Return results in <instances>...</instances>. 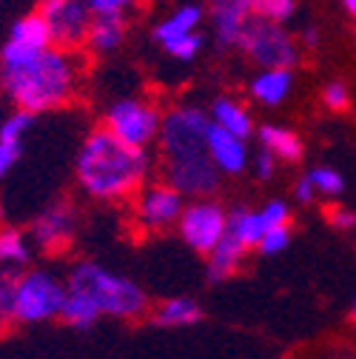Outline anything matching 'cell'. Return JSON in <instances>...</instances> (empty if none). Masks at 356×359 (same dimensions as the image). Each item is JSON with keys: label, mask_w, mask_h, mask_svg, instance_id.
<instances>
[{"label": "cell", "mask_w": 356, "mask_h": 359, "mask_svg": "<svg viewBox=\"0 0 356 359\" xmlns=\"http://www.w3.org/2000/svg\"><path fill=\"white\" fill-rule=\"evenodd\" d=\"M288 240H291V229H288V222H282V226H274V229L265 231L256 248L262 254H280L288 245Z\"/></svg>", "instance_id": "28"}, {"label": "cell", "mask_w": 356, "mask_h": 359, "mask_svg": "<svg viewBox=\"0 0 356 359\" xmlns=\"http://www.w3.org/2000/svg\"><path fill=\"white\" fill-rule=\"evenodd\" d=\"M254 15L274 20V23H288L296 12V0H251Z\"/></svg>", "instance_id": "25"}, {"label": "cell", "mask_w": 356, "mask_h": 359, "mask_svg": "<svg viewBox=\"0 0 356 359\" xmlns=\"http://www.w3.org/2000/svg\"><path fill=\"white\" fill-rule=\"evenodd\" d=\"M69 291L83 294L109 317H137L146 308V291L137 283L106 271L97 262H80L69 277Z\"/></svg>", "instance_id": "3"}, {"label": "cell", "mask_w": 356, "mask_h": 359, "mask_svg": "<svg viewBox=\"0 0 356 359\" xmlns=\"http://www.w3.org/2000/svg\"><path fill=\"white\" fill-rule=\"evenodd\" d=\"M308 177H310V183H314V189L322 191V194H339L345 189L342 174L334 171V168H314Z\"/></svg>", "instance_id": "27"}, {"label": "cell", "mask_w": 356, "mask_h": 359, "mask_svg": "<svg viewBox=\"0 0 356 359\" xmlns=\"http://www.w3.org/2000/svg\"><path fill=\"white\" fill-rule=\"evenodd\" d=\"M339 4H342V9H345L350 18H356V0H339Z\"/></svg>", "instance_id": "37"}, {"label": "cell", "mask_w": 356, "mask_h": 359, "mask_svg": "<svg viewBox=\"0 0 356 359\" xmlns=\"http://www.w3.org/2000/svg\"><path fill=\"white\" fill-rule=\"evenodd\" d=\"M183 214V194L171 183L151 186L140 194V219L149 229H165L168 222H177Z\"/></svg>", "instance_id": "13"}, {"label": "cell", "mask_w": 356, "mask_h": 359, "mask_svg": "<svg viewBox=\"0 0 356 359\" xmlns=\"http://www.w3.org/2000/svg\"><path fill=\"white\" fill-rule=\"evenodd\" d=\"M83 77V60L60 46H20L6 40L0 49V92L15 109L29 114L55 111L74 100Z\"/></svg>", "instance_id": "1"}, {"label": "cell", "mask_w": 356, "mask_h": 359, "mask_svg": "<svg viewBox=\"0 0 356 359\" xmlns=\"http://www.w3.org/2000/svg\"><path fill=\"white\" fill-rule=\"evenodd\" d=\"M165 174H168V183L183 197H208L219 189V168L208 154L165 163Z\"/></svg>", "instance_id": "11"}, {"label": "cell", "mask_w": 356, "mask_h": 359, "mask_svg": "<svg viewBox=\"0 0 356 359\" xmlns=\"http://www.w3.org/2000/svg\"><path fill=\"white\" fill-rule=\"evenodd\" d=\"M208 117H211V123L222 126L226 131L237 134V137H242V140H248L251 131H254V120H251L248 109L240 100H234V97H217L211 103Z\"/></svg>", "instance_id": "19"}, {"label": "cell", "mask_w": 356, "mask_h": 359, "mask_svg": "<svg viewBox=\"0 0 356 359\" xmlns=\"http://www.w3.org/2000/svg\"><path fill=\"white\" fill-rule=\"evenodd\" d=\"M245 251H248V245L234 231L226 229V234L219 237V243L208 251V277L217 283V280H226L228 274H234V268L240 265Z\"/></svg>", "instance_id": "18"}, {"label": "cell", "mask_w": 356, "mask_h": 359, "mask_svg": "<svg viewBox=\"0 0 356 359\" xmlns=\"http://www.w3.org/2000/svg\"><path fill=\"white\" fill-rule=\"evenodd\" d=\"M251 97L262 106H280L294 88V72L285 66H274V69H259L251 77Z\"/></svg>", "instance_id": "17"}, {"label": "cell", "mask_w": 356, "mask_h": 359, "mask_svg": "<svg viewBox=\"0 0 356 359\" xmlns=\"http://www.w3.org/2000/svg\"><path fill=\"white\" fill-rule=\"evenodd\" d=\"M9 40L20 43V46H32V49H43V46H52V34L49 26L37 12H29L23 18H18L9 29Z\"/></svg>", "instance_id": "21"}, {"label": "cell", "mask_w": 356, "mask_h": 359, "mask_svg": "<svg viewBox=\"0 0 356 359\" xmlns=\"http://www.w3.org/2000/svg\"><path fill=\"white\" fill-rule=\"evenodd\" d=\"M29 259V245L23 240L20 231L15 229H4L0 231V262L4 265H18Z\"/></svg>", "instance_id": "24"}, {"label": "cell", "mask_w": 356, "mask_h": 359, "mask_svg": "<svg viewBox=\"0 0 356 359\" xmlns=\"http://www.w3.org/2000/svg\"><path fill=\"white\" fill-rule=\"evenodd\" d=\"M356 222V214H350V211H334V226H339V229H350Z\"/></svg>", "instance_id": "35"}, {"label": "cell", "mask_w": 356, "mask_h": 359, "mask_svg": "<svg viewBox=\"0 0 356 359\" xmlns=\"http://www.w3.org/2000/svg\"><path fill=\"white\" fill-rule=\"evenodd\" d=\"M203 317V311L194 299L189 297H177V299H168L160 305L157 311V323L160 325H168V328H177V325H191Z\"/></svg>", "instance_id": "23"}, {"label": "cell", "mask_w": 356, "mask_h": 359, "mask_svg": "<svg viewBox=\"0 0 356 359\" xmlns=\"http://www.w3.org/2000/svg\"><path fill=\"white\" fill-rule=\"evenodd\" d=\"M149 174V154L140 146L117 140L103 126L83 140L77 151V180L97 200H123L135 194Z\"/></svg>", "instance_id": "2"}, {"label": "cell", "mask_w": 356, "mask_h": 359, "mask_svg": "<svg viewBox=\"0 0 356 359\" xmlns=\"http://www.w3.org/2000/svg\"><path fill=\"white\" fill-rule=\"evenodd\" d=\"M60 317L69 323V325H74V328H92L103 313L88 302L83 294H77V291H69L66 288V299H63V308H60Z\"/></svg>", "instance_id": "22"}, {"label": "cell", "mask_w": 356, "mask_h": 359, "mask_svg": "<svg viewBox=\"0 0 356 359\" xmlns=\"http://www.w3.org/2000/svg\"><path fill=\"white\" fill-rule=\"evenodd\" d=\"M299 40L305 43V46H317V40H320V32L314 29V26H308L302 34H299Z\"/></svg>", "instance_id": "36"}, {"label": "cell", "mask_w": 356, "mask_h": 359, "mask_svg": "<svg viewBox=\"0 0 356 359\" xmlns=\"http://www.w3.org/2000/svg\"><path fill=\"white\" fill-rule=\"evenodd\" d=\"M128 34L125 15H95L85 34V49L92 55H114Z\"/></svg>", "instance_id": "16"}, {"label": "cell", "mask_w": 356, "mask_h": 359, "mask_svg": "<svg viewBox=\"0 0 356 359\" xmlns=\"http://www.w3.org/2000/svg\"><path fill=\"white\" fill-rule=\"evenodd\" d=\"M322 100H325V106H328V109H334V111H345V109H348V103H350L345 83L331 80V83L325 86V92H322Z\"/></svg>", "instance_id": "30"}, {"label": "cell", "mask_w": 356, "mask_h": 359, "mask_svg": "<svg viewBox=\"0 0 356 359\" xmlns=\"http://www.w3.org/2000/svg\"><path fill=\"white\" fill-rule=\"evenodd\" d=\"M205 6L200 4H180L168 15H163L151 26V40L171 57L180 63H191L200 49H203V20H205Z\"/></svg>", "instance_id": "5"}, {"label": "cell", "mask_w": 356, "mask_h": 359, "mask_svg": "<svg viewBox=\"0 0 356 359\" xmlns=\"http://www.w3.org/2000/svg\"><path fill=\"white\" fill-rule=\"evenodd\" d=\"M34 12L46 20L55 46L71 52L85 46V34L95 18L88 0H40Z\"/></svg>", "instance_id": "9"}, {"label": "cell", "mask_w": 356, "mask_h": 359, "mask_svg": "<svg viewBox=\"0 0 356 359\" xmlns=\"http://www.w3.org/2000/svg\"><path fill=\"white\" fill-rule=\"evenodd\" d=\"M66 299V285L46 274V271H29L18 277L15 288V320L20 323H43L60 317V308Z\"/></svg>", "instance_id": "8"}, {"label": "cell", "mask_w": 356, "mask_h": 359, "mask_svg": "<svg viewBox=\"0 0 356 359\" xmlns=\"http://www.w3.org/2000/svg\"><path fill=\"white\" fill-rule=\"evenodd\" d=\"M226 211H222L219 205H214V203H194V205H189V208H183V214H180V234H183V240L194 248V251H200V254H208L217 243H219V237L226 234Z\"/></svg>", "instance_id": "10"}, {"label": "cell", "mask_w": 356, "mask_h": 359, "mask_svg": "<svg viewBox=\"0 0 356 359\" xmlns=\"http://www.w3.org/2000/svg\"><path fill=\"white\" fill-rule=\"evenodd\" d=\"M274 168H277V157H274L268 149H262V151L254 157V171H256L259 180L274 177Z\"/></svg>", "instance_id": "32"}, {"label": "cell", "mask_w": 356, "mask_h": 359, "mask_svg": "<svg viewBox=\"0 0 356 359\" xmlns=\"http://www.w3.org/2000/svg\"><path fill=\"white\" fill-rule=\"evenodd\" d=\"M95 15H128L137 6V0H88Z\"/></svg>", "instance_id": "31"}, {"label": "cell", "mask_w": 356, "mask_h": 359, "mask_svg": "<svg viewBox=\"0 0 356 359\" xmlns=\"http://www.w3.org/2000/svg\"><path fill=\"white\" fill-rule=\"evenodd\" d=\"M15 288L18 277L0 274V320H15Z\"/></svg>", "instance_id": "29"}, {"label": "cell", "mask_w": 356, "mask_h": 359, "mask_svg": "<svg viewBox=\"0 0 356 359\" xmlns=\"http://www.w3.org/2000/svg\"><path fill=\"white\" fill-rule=\"evenodd\" d=\"M74 234V214L63 205L57 208H49L46 214H40L32 226V237L40 248L46 251H55V248H63Z\"/></svg>", "instance_id": "15"}, {"label": "cell", "mask_w": 356, "mask_h": 359, "mask_svg": "<svg viewBox=\"0 0 356 359\" xmlns=\"http://www.w3.org/2000/svg\"><path fill=\"white\" fill-rule=\"evenodd\" d=\"M20 157V143H6L0 140V177H4Z\"/></svg>", "instance_id": "33"}, {"label": "cell", "mask_w": 356, "mask_h": 359, "mask_svg": "<svg viewBox=\"0 0 356 359\" xmlns=\"http://www.w3.org/2000/svg\"><path fill=\"white\" fill-rule=\"evenodd\" d=\"M353 320H356V308H353Z\"/></svg>", "instance_id": "38"}, {"label": "cell", "mask_w": 356, "mask_h": 359, "mask_svg": "<svg viewBox=\"0 0 356 359\" xmlns=\"http://www.w3.org/2000/svg\"><path fill=\"white\" fill-rule=\"evenodd\" d=\"M205 15L211 20V29L219 46L237 49L248 23L254 20V6H251V0H208Z\"/></svg>", "instance_id": "12"}, {"label": "cell", "mask_w": 356, "mask_h": 359, "mask_svg": "<svg viewBox=\"0 0 356 359\" xmlns=\"http://www.w3.org/2000/svg\"><path fill=\"white\" fill-rule=\"evenodd\" d=\"M205 149H208V157L214 160V165L219 168V174H240L248 163L245 140L237 137V134H231V131H226L217 123L208 126Z\"/></svg>", "instance_id": "14"}, {"label": "cell", "mask_w": 356, "mask_h": 359, "mask_svg": "<svg viewBox=\"0 0 356 359\" xmlns=\"http://www.w3.org/2000/svg\"><path fill=\"white\" fill-rule=\"evenodd\" d=\"M237 49L245 52L259 69H274V66L294 69V63L299 60V46L285 32V23H274V20H265L256 15L248 23Z\"/></svg>", "instance_id": "7"}, {"label": "cell", "mask_w": 356, "mask_h": 359, "mask_svg": "<svg viewBox=\"0 0 356 359\" xmlns=\"http://www.w3.org/2000/svg\"><path fill=\"white\" fill-rule=\"evenodd\" d=\"M160 123H163L160 109L146 97H120L103 114V126L117 140L140 149H146L160 137Z\"/></svg>", "instance_id": "6"}, {"label": "cell", "mask_w": 356, "mask_h": 359, "mask_svg": "<svg viewBox=\"0 0 356 359\" xmlns=\"http://www.w3.org/2000/svg\"><path fill=\"white\" fill-rule=\"evenodd\" d=\"M208 126L211 117L200 106H174L171 111H165L160 123V149L165 163L208 154L205 149Z\"/></svg>", "instance_id": "4"}, {"label": "cell", "mask_w": 356, "mask_h": 359, "mask_svg": "<svg viewBox=\"0 0 356 359\" xmlns=\"http://www.w3.org/2000/svg\"><path fill=\"white\" fill-rule=\"evenodd\" d=\"M32 120H34V114H29V111H23V109L12 111L9 117L0 120V140H6V143H20V137L32 128Z\"/></svg>", "instance_id": "26"}, {"label": "cell", "mask_w": 356, "mask_h": 359, "mask_svg": "<svg viewBox=\"0 0 356 359\" xmlns=\"http://www.w3.org/2000/svg\"><path fill=\"white\" fill-rule=\"evenodd\" d=\"M259 140H262V149H268L277 160H285V163H296L302 157V140L291 128H282V126H262L259 128Z\"/></svg>", "instance_id": "20"}, {"label": "cell", "mask_w": 356, "mask_h": 359, "mask_svg": "<svg viewBox=\"0 0 356 359\" xmlns=\"http://www.w3.org/2000/svg\"><path fill=\"white\" fill-rule=\"evenodd\" d=\"M314 194H317V189H314V183H310V177H302L296 183V200L299 203H310Z\"/></svg>", "instance_id": "34"}]
</instances>
